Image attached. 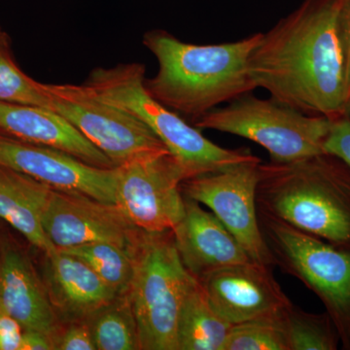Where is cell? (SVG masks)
<instances>
[{"label": "cell", "mask_w": 350, "mask_h": 350, "mask_svg": "<svg viewBox=\"0 0 350 350\" xmlns=\"http://www.w3.org/2000/svg\"><path fill=\"white\" fill-rule=\"evenodd\" d=\"M345 0H304L262 33L248 59L257 89L299 111L336 120L345 114Z\"/></svg>", "instance_id": "6da1fadb"}, {"label": "cell", "mask_w": 350, "mask_h": 350, "mask_svg": "<svg viewBox=\"0 0 350 350\" xmlns=\"http://www.w3.org/2000/svg\"><path fill=\"white\" fill-rule=\"evenodd\" d=\"M262 32L234 42L198 45L163 29L144 34V45L155 56L158 73L145 78L148 93L192 124L222 103L257 89L248 59Z\"/></svg>", "instance_id": "7a4b0ae2"}, {"label": "cell", "mask_w": 350, "mask_h": 350, "mask_svg": "<svg viewBox=\"0 0 350 350\" xmlns=\"http://www.w3.org/2000/svg\"><path fill=\"white\" fill-rule=\"evenodd\" d=\"M257 206L338 247L350 250V169L324 153L289 163H261Z\"/></svg>", "instance_id": "3957f363"}, {"label": "cell", "mask_w": 350, "mask_h": 350, "mask_svg": "<svg viewBox=\"0 0 350 350\" xmlns=\"http://www.w3.org/2000/svg\"><path fill=\"white\" fill-rule=\"evenodd\" d=\"M145 78L144 64H124L94 69L84 84L101 100L148 126L180 165L185 179L256 158L250 151L223 148L207 139L199 129L156 100L145 88Z\"/></svg>", "instance_id": "277c9868"}, {"label": "cell", "mask_w": 350, "mask_h": 350, "mask_svg": "<svg viewBox=\"0 0 350 350\" xmlns=\"http://www.w3.org/2000/svg\"><path fill=\"white\" fill-rule=\"evenodd\" d=\"M197 282L182 262L172 232H144L128 292L140 349L178 350L179 315Z\"/></svg>", "instance_id": "5b68a950"}, {"label": "cell", "mask_w": 350, "mask_h": 350, "mask_svg": "<svg viewBox=\"0 0 350 350\" xmlns=\"http://www.w3.org/2000/svg\"><path fill=\"white\" fill-rule=\"evenodd\" d=\"M199 130L231 133L261 145L271 162H298L326 153L332 120L308 115L275 100L251 93L216 107L193 123Z\"/></svg>", "instance_id": "8992f818"}, {"label": "cell", "mask_w": 350, "mask_h": 350, "mask_svg": "<svg viewBox=\"0 0 350 350\" xmlns=\"http://www.w3.org/2000/svg\"><path fill=\"white\" fill-rule=\"evenodd\" d=\"M260 227L275 262L323 301L340 340L350 345V250L326 243L262 211Z\"/></svg>", "instance_id": "52a82bcc"}, {"label": "cell", "mask_w": 350, "mask_h": 350, "mask_svg": "<svg viewBox=\"0 0 350 350\" xmlns=\"http://www.w3.org/2000/svg\"><path fill=\"white\" fill-rule=\"evenodd\" d=\"M50 109L75 126L115 167L167 147L142 121L101 100L86 85L43 84Z\"/></svg>", "instance_id": "ba28073f"}, {"label": "cell", "mask_w": 350, "mask_h": 350, "mask_svg": "<svg viewBox=\"0 0 350 350\" xmlns=\"http://www.w3.org/2000/svg\"><path fill=\"white\" fill-rule=\"evenodd\" d=\"M258 157L182 181L184 197L204 204L238 239L254 262L271 267L275 258L262 236L258 217Z\"/></svg>", "instance_id": "9c48e42d"}, {"label": "cell", "mask_w": 350, "mask_h": 350, "mask_svg": "<svg viewBox=\"0 0 350 350\" xmlns=\"http://www.w3.org/2000/svg\"><path fill=\"white\" fill-rule=\"evenodd\" d=\"M116 204L146 232H172L185 215V174L167 149L120 165Z\"/></svg>", "instance_id": "30bf717a"}, {"label": "cell", "mask_w": 350, "mask_h": 350, "mask_svg": "<svg viewBox=\"0 0 350 350\" xmlns=\"http://www.w3.org/2000/svg\"><path fill=\"white\" fill-rule=\"evenodd\" d=\"M42 223L46 236L57 248L108 243L119 246L133 257L145 232L117 204L55 189Z\"/></svg>", "instance_id": "8fae6325"}, {"label": "cell", "mask_w": 350, "mask_h": 350, "mask_svg": "<svg viewBox=\"0 0 350 350\" xmlns=\"http://www.w3.org/2000/svg\"><path fill=\"white\" fill-rule=\"evenodd\" d=\"M0 165L17 170L55 190L116 204L120 170L90 165L66 152L0 135Z\"/></svg>", "instance_id": "7c38bea8"}, {"label": "cell", "mask_w": 350, "mask_h": 350, "mask_svg": "<svg viewBox=\"0 0 350 350\" xmlns=\"http://www.w3.org/2000/svg\"><path fill=\"white\" fill-rule=\"evenodd\" d=\"M211 306L232 325L286 312L292 306L269 266L250 261L200 280Z\"/></svg>", "instance_id": "4fadbf2b"}, {"label": "cell", "mask_w": 350, "mask_h": 350, "mask_svg": "<svg viewBox=\"0 0 350 350\" xmlns=\"http://www.w3.org/2000/svg\"><path fill=\"white\" fill-rule=\"evenodd\" d=\"M0 303L24 330L56 338L62 330L42 278L29 255L7 238L0 239Z\"/></svg>", "instance_id": "5bb4252c"}, {"label": "cell", "mask_w": 350, "mask_h": 350, "mask_svg": "<svg viewBox=\"0 0 350 350\" xmlns=\"http://www.w3.org/2000/svg\"><path fill=\"white\" fill-rule=\"evenodd\" d=\"M184 198L185 215L172 232L184 266L198 280L218 269L252 261L213 213Z\"/></svg>", "instance_id": "9a60e30c"}, {"label": "cell", "mask_w": 350, "mask_h": 350, "mask_svg": "<svg viewBox=\"0 0 350 350\" xmlns=\"http://www.w3.org/2000/svg\"><path fill=\"white\" fill-rule=\"evenodd\" d=\"M44 255L42 280L59 321H88L118 297L78 258L57 248Z\"/></svg>", "instance_id": "2e32d148"}, {"label": "cell", "mask_w": 350, "mask_h": 350, "mask_svg": "<svg viewBox=\"0 0 350 350\" xmlns=\"http://www.w3.org/2000/svg\"><path fill=\"white\" fill-rule=\"evenodd\" d=\"M0 135L59 149L96 167H115L63 116L48 108L0 100Z\"/></svg>", "instance_id": "e0dca14e"}, {"label": "cell", "mask_w": 350, "mask_h": 350, "mask_svg": "<svg viewBox=\"0 0 350 350\" xmlns=\"http://www.w3.org/2000/svg\"><path fill=\"white\" fill-rule=\"evenodd\" d=\"M52 190L29 175L0 165V218L44 254L57 250L42 223Z\"/></svg>", "instance_id": "ac0fdd59"}, {"label": "cell", "mask_w": 350, "mask_h": 350, "mask_svg": "<svg viewBox=\"0 0 350 350\" xmlns=\"http://www.w3.org/2000/svg\"><path fill=\"white\" fill-rule=\"evenodd\" d=\"M232 326L214 310L198 280L181 308L177 327L178 350H222Z\"/></svg>", "instance_id": "d6986e66"}, {"label": "cell", "mask_w": 350, "mask_h": 350, "mask_svg": "<svg viewBox=\"0 0 350 350\" xmlns=\"http://www.w3.org/2000/svg\"><path fill=\"white\" fill-rule=\"evenodd\" d=\"M87 322L96 350L140 349L137 320L128 294L117 297Z\"/></svg>", "instance_id": "ffe728a7"}, {"label": "cell", "mask_w": 350, "mask_h": 350, "mask_svg": "<svg viewBox=\"0 0 350 350\" xmlns=\"http://www.w3.org/2000/svg\"><path fill=\"white\" fill-rule=\"evenodd\" d=\"M86 262L118 296L128 294L133 278V257L119 246L92 243L69 248H57Z\"/></svg>", "instance_id": "44dd1931"}, {"label": "cell", "mask_w": 350, "mask_h": 350, "mask_svg": "<svg viewBox=\"0 0 350 350\" xmlns=\"http://www.w3.org/2000/svg\"><path fill=\"white\" fill-rule=\"evenodd\" d=\"M286 312L234 324L222 350H290Z\"/></svg>", "instance_id": "7402d4cb"}, {"label": "cell", "mask_w": 350, "mask_h": 350, "mask_svg": "<svg viewBox=\"0 0 350 350\" xmlns=\"http://www.w3.org/2000/svg\"><path fill=\"white\" fill-rule=\"evenodd\" d=\"M290 350H335L340 335L326 314H312L293 306L285 314Z\"/></svg>", "instance_id": "603a6c76"}, {"label": "cell", "mask_w": 350, "mask_h": 350, "mask_svg": "<svg viewBox=\"0 0 350 350\" xmlns=\"http://www.w3.org/2000/svg\"><path fill=\"white\" fill-rule=\"evenodd\" d=\"M9 38L0 40V100L50 109L43 83L25 75L14 61Z\"/></svg>", "instance_id": "cb8c5ba5"}, {"label": "cell", "mask_w": 350, "mask_h": 350, "mask_svg": "<svg viewBox=\"0 0 350 350\" xmlns=\"http://www.w3.org/2000/svg\"><path fill=\"white\" fill-rule=\"evenodd\" d=\"M324 150L337 157L350 169V118L347 114L332 121Z\"/></svg>", "instance_id": "d4e9b609"}, {"label": "cell", "mask_w": 350, "mask_h": 350, "mask_svg": "<svg viewBox=\"0 0 350 350\" xmlns=\"http://www.w3.org/2000/svg\"><path fill=\"white\" fill-rule=\"evenodd\" d=\"M55 349L96 350L91 328L87 321L72 322L55 338Z\"/></svg>", "instance_id": "484cf974"}, {"label": "cell", "mask_w": 350, "mask_h": 350, "mask_svg": "<svg viewBox=\"0 0 350 350\" xmlns=\"http://www.w3.org/2000/svg\"><path fill=\"white\" fill-rule=\"evenodd\" d=\"M24 329L0 303V350H20Z\"/></svg>", "instance_id": "4316f807"}, {"label": "cell", "mask_w": 350, "mask_h": 350, "mask_svg": "<svg viewBox=\"0 0 350 350\" xmlns=\"http://www.w3.org/2000/svg\"><path fill=\"white\" fill-rule=\"evenodd\" d=\"M342 42L345 55V84L347 101L350 98V0H345L340 13Z\"/></svg>", "instance_id": "83f0119b"}, {"label": "cell", "mask_w": 350, "mask_h": 350, "mask_svg": "<svg viewBox=\"0 0 350 350\" xmlns=\"http://www.w3.org/2000/svg\"><path fill=\"white\" fill-rule=\"evenodd\" d=\"M55 349L54 338L38 331L23 332L20 350H52Z\"/></svg>", "instance_id": "f1b7e54d"}, {"label": "cell", "mask_w": 350, "mask_h": 350, "mask_svg": "<svg viewBox=\"0 0 350 350\" xmlns=\"http://www.w3.org/2000/svg\"><path fill=\"white\" fill-rule=\"evenodd\" d=\"M345 114H347L350 118V98L349 101H347V107H345Z\"/></svg>", "instance_id": "f546056e"}, {"label": "cell", "mask_w": 350, "mask_h": 350, "mask_svg": "<svg viewBox=\"0 0 350 350\" xmlns=\"http://www.w3.org/2000/svg\"><path fill=\"white\" fill-rule=\"evenodd\" d=\"M6 38H8V36H7L5 32H4L3 31H2L1 29H0V40H2V39Z\"/></svg>", "instance_id": "4dcf8cb0"}]
</instances>
